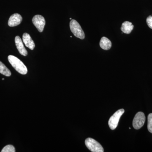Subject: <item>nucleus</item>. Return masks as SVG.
I'll return each mask as SVG.
<instances>
[{
	"instance_id": "obj_1",
	"label": "nucleus",
	"mask_w": 152,
	"mask_h": 152,
	"mask_svg": "<svg viewBox=\"0 0 152 152\" xmlns=\"http://www.w3.org/2000/svg\"><path fill=\"white\" fill-rule=\"evenodd\" d=\"M9 62L13 67L21 75H25L28 72L27 68L24 64L18 58L15 56L10 55L8 57Z\"/></svg>"
},
{
	"instance_id": "obj_2",
	"label": "nucleus",
	"mask_w": 152,
	"mask_h": 152,
	"mask_svg": "<svg viewBox=\"0 0 152 152\" xmlns=\"http://www.w3.org/2000/svg\"><path fill=\"white\" fill-rule=\"evenodd\" d=\"M70 28L71 31L76 37L83 39L85 38L84 32L78 23L75 20H72L70 22Z\"/></svg>"
},
{
	"instance_id": "obj_3",
	"label": "nucleus",
	"mask_w": 152,
	"mask_h": 152,
	"mask_svg": "<svg viewBox=\"0 0 152 152\" xmlns=\"http://www.w3.org/2000/svg\"><path fill=\"white\" fill-rule=\"evenodd\" d=\"M85 144L87 148L92 152H103L102 146L99 143L91 138H88L85 141Z\"/></svg>"
},
{
	"instance_id": "obj_4",
	"label": "nucleus",
	"mask_w": 152,
	"mask_h": 152,
	"mask_svg": "<svg viewBox=\"0 0 152 152\" xmlns=\"http://www.w3.org/2000/svg\"><path fill=\"white\" fill-rule=\"evenodd\" d=\"M124 109H121L118 110L109 119L108 124L111 129L115 130L117 128L118 124L121 117L124 113Z\"/></svg>"
},
{
	"instance_id": "obj_5",
	"label": "nucleus",
	"mask_w": 152,
	"mask_h": 152,
	"mask_svg": "<svg viewBox=\"0 0 152 152\" xmlns=\"http://www.w3.org/2000/svg\"><path fill=\"white\" fill-rule=\"evenodd\" d=\"M145 116L143 113L140 112L137 113L133 120V127L137 130L141 129L145 124Z\"/></svg>"
},
{
	"instance_id": "obj_6",
	"label": "nucleus",
	"mask_w": 152,
	"mask_h": 152,
	"mask_svg": "<svg viewBox=\"0 0 152 152\" xmlns=\"http://www.w3.org/2000/svg\"><path fill=\"white\" fill-rule=\"evenodd\" d=\"M32 22L39 32H42L43 31L46 22L45 18L42 16L40 15L34 16L33 18Z\"/></svg>"
},
{
	"instance_id": "obj_7",
	"label": "nucleus",
	"mask_w": 152,
	"mask_h": 152,
	"mask_svg": "<svg viewBox=\"0 0 152 152\" xmlns=\"http://www.w3.org/2000/svg\"><path fill=\"white\" fill-rule=\"evenodd\" d=\"M23 18L20 14L15 13L11 16L8 21V25L10 27H15L21 23Z\"/></svg>"
},
{
	"instance_id": "obj_8",
	"label": "nucleus",
	"mask_w": 152,
	"mask_h": 152,
	"mask_svg": "<svg viewBox=\"0 0 152 152\" xmlns=\"http://www.w3.org/2000/svg\"><path fill=\"white\" fill-rule=\"evenodd\" d=\"M15 42L16 46L18 50L20 53L23 56H27L28 52L26 49L25 48L22 42L21 39L20 38L19 36H17L15 38Z\"/></svg>"
},
{
	"instance_id": "obj_9",
	"label": "nucleus",
	"mask_w": 152,
	"mask_h": 152,
	"mask_svg": "<svg viewBox=\"0 0 152 152\" xmlns=\"http://www.w3.org/2000/svg\"><path fill=\"white\" fill-rule=\"evenodd\" d=\"M23 40L25 45L30 50H34L35 47V45L31 36L28 33H25L23 34Z\"/></svg>"
},
{
	"instance_id": "obj_10",
	"label": "nucleus",
	"mask_w": 152,
	"mask_h": 152,
	"mask_svg": "<svg viewBox=\"0 0 152 152\" xmlns=\"http://www.w3.org/2000/svg\"><path fill=\"white\" fill-rule=\"evenodd\" d=\"M99 45L102 49L105 50H108L111 48L112 42L108 38L103 37L101 38Z\"/></svg>"
},
{
	"instance_id": "obj_11",
	"label": "nucleus",
	"mask_w": 152,
	"mask_h": 152,
	"mask_svg": "<svg viewBox=\"0 0 152 152\" xmlns=\"http://www.w3.org/2000/svg\"><path fill=\"white\" fill-rule=\"evenodd\" d=\"M134 27V26L132 23L129 21H125L122 24L121 30L123 33L129 34L132 32Z\"/></svg>"
},
{
	"instance_id": "obj_12",
	"label": "nucleus",
	"mask_w": 152,
	"mask_h": 152,
	"mask_svg": "<svg viewBox=\"0 0 152 152\" xmlns=\"http://www.w3.org/2000/svg\"><path fill=\"white\" fill-rule=\"evenodd\" d=\"M0 73L7 77H10L11 75L10 71L1 61H0Z\"/></svg>"
},
{
	"instance_id": "obj_13",
	"label": "nucleus",
	"mask_w": 152,
	"mask_h": 152,
	"mask_svg": "<svg viewBox=\"0 0 152 152\" xmlns=\"http://www.w3.org/2000/svg\"><path fill=\"white\" fill-rule=\"evenodd\" d=\"M15 147L12 145H7L4 147V148L2 150L1 152H15Z\"/></svg>"
},
{
	"instance_id": "obj_14",
	"label": "nucleus",
	"mask_w": 152,
	"mask_h": 152,
	"mask_svg": "<svg viewBox=\"0 0 152 152\" xmlns=\"http://www.w3.org/2000/svg\"><path fill=\"white\" fill-rule=\"evenodd\" d=\"M148 129L149 132L152 134V113H150L148 115Z\"/></svg>"
},
{
	"instance_id": "obj_15",
	"label": "nucleus",
	"mask_w": 152,
	"mask_h": 152,
	"mask_svg": "<svg viewBox=\"0 0 152 152\" xmlns=\"http://www.w3.org/2000/svg\"><path fill=\"white\" fill-rule=\"evenodd\" d=\"M146 22L147 25L149 27L152 29V16H149L147 18Z\"/></svg>"
},
{
	"instance_id": "obj_16",
	"label": "nucleus",
	"mask_w": 152,
	"mask_h": 152,
	"mask_svg": "<svg viewBox=\"0 0 152 152\" xmlns=\"http://www.w3.org/2000/svg\"><path fill=\"white\" fill-rule=\"evenodd\" d=\"M2 80H4V78H3V79H2Z\"/></svg>"
},
{
	"instance_id": "obj_17",
	"label": "nucleus",
	"mask_w": 152,
	"mask_h": 152,
	"mask_svg": "<svg viewBox=\"0 0 152 152\" xmlns=\"http://www.w3.org/2000/svg\"><path fill=\"white\" fill-rule=\"evenodd\" d=\"M70 20H72V18H70Z\"/></svg>"
}]
</instances>
